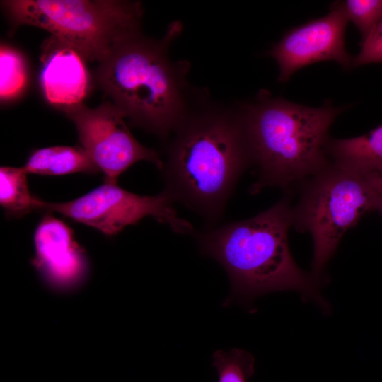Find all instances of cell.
Masks as SVG:
<instances>
[{
  "label": "cell",
  "mask_w": 382,
  "mask_h": 382,
  "mask_svg": "<svg viewBox=\"0 0 382 382\" xmlns=\"http://www.w3.org/2000/svg\"><path fill=\"white\" fill-rule=\"evenodd\" d=\"M348 19L336 2L330 12L286 31L270 50L279 68L278 81H287L299 69L321 61H334L345 69L353 66L345 48Z\"/></svg>",
  "instance_id": "obj_9"
},
{
  "label": "cell",
  "mask_w": 382,
  "mask_h": 382,
  "mask_svg": "<svg viewBox=\"0 0 382 382\" xmlns=\"http://www.w3.org/2000/svg\"><path fill=\"white\" fill-rule=\"evenodd\" d=\"M332 163L371 180H382V125L359 137L329 139Z\"/></svg>",
  "instance_id": "obj_12"
},
{
  "label": "cell",
  "mask_w": 382,
  "mask_h": 382,
  "mask_svg": "<svg viewBox=\"0 0 382 382\" xmlns=\"http://www.w3.org/2000/svg\"><path fill=\"white\" fill-rule=\"evenodd\" d=\"M173 202L165 190L155 196H143L127 191L117 183L105 182L69 202L53 203L37 199V209L60 213L107 236L117 234L149 216L178 233H192V226L178 216Z\"/></svg>",
  "instance_id": "obj_7"
},
{
  "label": "cell",
  "mask_w": 382,
  "mask_h": 382,
  "mask_svg": "<svg viewBox=\"0 0 382 382\" xmlns=\"http://www.w3.org/2000/svg\"><path fill=\"white\" fill-rule=\"evenodd\" d=\"M23 168L28 173L43 175L76 173L95 174L100 171L81 146H57L35 149Z\"/></svg>",
  "instance_id": "obj_13"
},
{
  "label": "cell",
  "mask_w": 382,
  "mask_h": 382,
  "mask_svg": "<svg viewBox=\"0 0 382 382\" xmlns=\"http://www.w3.org/2000/svg\"><path fill=\"white\" fill-rule=\"evenodd\" d=\"M336 4L359 30L361 41L382 20V0H346Z\"/></svg>",
  "instance_id": "obj_17"
},
{
  "label": "cell",
  "mask_w": 382,
  "mask_h": 382,
  "mask_svg": "<svg viewBox=\"0 0 382 382\" xmlns=\"http://www.w3.org/2000/svg\"><path fill=\"white\" fill-rule=\"evenodd\" d=\"M182 31L175 21L160 40L141 34L123 42L99 63V88L131 123L166 138L194 110L187 61L172 60L168 50Z\"/></svg>",
  "instance_id": "obj_2"
},
{
  "label": "cell",
  "mask_w": 382,
  "mask_h": 382,
  "mask_svg": "<svg viewBox=\"0 0 382 382\" xmlns=\"http://www.w3.org/2000/svg\"><path fill=\"white\" fill-rule=\"evenodd\" d=\"M40 83L45 100L60 110L83 103L90 88L86 60L54 36L42 47Z\"/></svg>",
  "instance_id": "obj_10"
},
{
  "label": "cell",
  "mask_w": 382,
  "mask_h": 382,
  "mask_svg": "<svg viewBox=\"0 0 382 382\" xmlns=\"http://www.w3.org/2000/svg\"><path fill=\"white\" fill-rule=\"evenodd\" d=\"M382 62V20L361 43V50L353 59V66Z\"/></svg>",
  "instance_id": "obj_18"
},
{
  "label": "cell",
  "mask_w": 382,
  "mask_h": 382,
  "mask_svg": "<svg viewBox=\"0 0 382 382\" xmlns=\"http://www.w3.org/2000/svg\"><path fill=\"white\" fill-rule=\"evenodd\" d=\"M174 132L162 168L164 190L212 225L251 162L241 109L199 106Z\"/></svg>",
  "instance_id": "obj_1"
},
{
  "label": "cell",
  "mask_w": 382,
  "mask_h": 382,
  "mask_svg": "<svg viewBox=\"0 0 382 382\" xmlns=\"http://www.w3.org/2000/svg\"><path fill=\"white\" fill-rule=\"evenodd\" d=\"M28 174L23 167L0 168V204L8 218H19L37 210L38 198L29 191Z\"/></svg>",
  "instance_id": "obj_14"
},
{
  "label": "cell",
  "mask_w": 382,
  "mask_h": 382,
  "mask_svg": "<svg viewBox=\"0 0 382 382\" xmlns=\"http://www.w3.org/2000/svg\"><path fill=\"white\" fill-rule=\"evenodd\" d=\"M251 162L258 179L250 189L287 188L325 169L328 131L343 108L326 103L318 108L273 98L263 91L240 107Z\"/></svg>",
  "instance_id": "obj_4"
},
{
  "label": "cell",
  "mask_w": 382,
  "mask_h": 382,
  "mask_svg": "<svg viewBox=\"0 0 382 382\" xmlns=\"http://www.w3.org/2000/svg\"><path fill=\"white\" fill-rule=\"evenodd\" d=\"M61 110L75 125L81 146L104 173L105 182L117 183L118 176L139 161L162 170L163 162L158 154L133 137L125 115L111 102L94 108L81 103Z\"/></svg>",
  "instance_id": "obj_8"
},
{
  "label": "cell",
  "mask_w": 382,
  "mask_h": 382,
  "mask_svg": "<svg viewBox=\"0 0 382 382\" xmlns=\"http://www.w3.org/2000/svg\"><path fill=\"white\" fill-rule=\"evenodd\" d=\"M13 28L45 30L86 61L100 63L120 45L141 34L139 1L122 0L1 1Z\"/></svg>",
  "instance_id": "obj_5"
},
{
  "label": "cell",
  "mask_w": 382,
  "mask_h": 382,
  "mask_svg": "<svg viewBox=\"0 0 382 382\" xmlns=\"http://www.w3.org/2000/svg\"><path fill=\"white\" fill-rule=\"evenodd\" d=\"M34 241V265L50 280L65 284L81 277L85 270L82 249L65 223L45 215L36 228Z\"/></svg>",
  "instance_id": "obj_11"
},
{
  "label": "cell",
  "mask_w": 382,
  "mask_h": 382,
  "mask_svg": "<svg viewBox=\"0 0 382 382\" xmlns=\"http://www.w3.org/2000/svg\"><path fill=\"white\" fill-rule=\"evenodd\" d=\"M212 359L218 382H248L255 371L253 355L243 349H219L214 353Z\"/></svg>",
  "instance_id": "obj_16"
},
{
  "label": "cell",
  "mask_w": 382,
  "mask_h": 382,
  "mask_svg": "<svg viewBox=\"0 0 382 382\" xmlns=\"http://www.w3.org/2000/svg\"><path fill=\"white\" fill-rule=\"evenodd\" d=\"M28 81L26 59L18 49L1 43L0 47V98L7 103L19 98Z\"/></svg>",
  "instance_id": "obj_15"
},
{
  "label": "cell",
  "mask_w": 382,
  "mask_h": 382,
  "mask_svg": "<svg viewBox=\"0 0 382 382\" xmlns=\"http://www.w3.org/2000/svg\"><path fill=\"white\" fill-rule=\"evenodd\" d=\"M377 199L373 181L333 163L308 180L300 202L292 209V225L312 236L315 279L344 233L364 214L376 209Z\"/></svg>",
  "instance_id": "obj_6"
},
{
  "label": "cell",
  "mask_w": 382,
  "mask_h": 382,
  "mask_svg": "<svg viewBox=\"0 0 382 382\" xmlns=\"http://www.w3.org/2000/svg\"><path fill=\"white\" fill-rule=\"evenodd\" d=\"M292 208L283 199L256 216L198 236L202 254L216 260L228 275L233 298L251 299L275 291L296 290L324 305L317 279L295 263L289 248Z\"/></svg>",
  "instance_id": "obj_3"
},
{
  "label": "cell",
  "mask_w": 382,
  "mask_h": 382,
  "mask_svg": "<svg viewBox=\"0 0 382 382\" xmlns=\"http://www.w3.org/2000/svg\"><path fill=\"white\" fill-rule=\"evenodd\" d=\"M374 183L378 193L376 209L382 214V180L374 181Z\"/></svg>",
  "instance_id": "obj_19"
}]
</instances>
